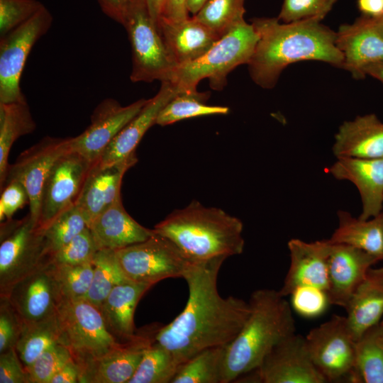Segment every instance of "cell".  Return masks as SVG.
Here are the masks:
<instances>
[{"label": "cell", "mask_w": 383, "mask_h": 383, "mask_svg": "<svg viewBox=\"0 0 383 383\" xmlns=\"http://www.w3.org/2000/svg\"><path fill=\"white\" fill-rule=\"evenodd\" d=\"M248 302L250 315L226 347L223 383L256 369L276 344L296 332L290 304L279 291L255 290Z\"/></svg>", "instance_id": "obj_3"}, {"label": "cell", "mask_w": 383, "mask_h": 383, "mask_svg": "<svg viewBox=\"0 0 383 383\" xmlns=\"http://www.w3.org/2000/svg\"><path fill=\"white\" fill-rule=\"evenodd\" d=\"M357 7L364 16L379 17L383 14V0H357Z\"/></svg>", "instance_id": "obj_51"}, {"label": "cell", "mask_w": 383, "mask_h": 383, "mask_svg": "<svg viewBox=\"0 0 383 383\" xmlns=\"http://www.w3.org/2000/svg\"><path fill=\"white\" fill-rule=\"evenodd\" d=\"M0 198V221L11 220L13 214L29 204V196L26 188L17 181L6 183Z\"/></svg>", "instance_id": "obj_46"}, {"label": "cell", "mask_w": 383, "mask_h": 383, "mask_svg": "<svg viewBox=\"0 0 383 383\" xmlns=\"http://www.w3.org/2000/svg\"><path fill=\"white\" fill-rule=\"evenodd\" d=\"M152 285L127 280L115 286L100 311L110 333L120 342L133 340L138 330L134 314L138 303Z\"/></svg>", "instance_id": "obj_27"}, {"label": "cell", "mask_w": 383, "mask_h": 383, "mask_svg": "<svg viewBox=\"0 0 383 383\" xmlns=\"http://www.w3.org/2000/svg\"><path fill=\"white\" fill-rule=\"evenodd\" d=\"M36 124L26 100L0 103V187L3 189L9 167L8 158L13 143L32 133Z\"/></svg>", "instance_id": "obj_30"}, {"label": "cell", "mask_w": 383, "mask_h": 383, "mask_svg": "<svg viewBox=\"0 0 383 383\" xmlns=\"http://www.w3.org/2000/svg\"><path fill=\"white\" fill-rule=\"evenodd\" d=\"M0 353L16 348L23 321L7 298L0 297Z\"/></svg>", "instance_id": "obj_45"}, {"label": "cell", "mask_w": 383, "mask_h": 383, "mask_svg": "<svg viewBox=\"0 0 383 383\" xmlns=\"http://www.w3.org/2000/svg\"><path fill=\"white\" fill-rule=\"evenodd\" d=\"M72 360L67 348L59 343L52 345L25 368L29 383H50L52 377Z\"/></svg>", "instance_id": "obj_41"}, {"label": "cell", "mask_w": 383, "mask_h": 383, "mask_svg": "<svg viewBox=\"0 0 383 383\" xmlns=\"http://www.w3.org/2000/svg\"><path fill=\"white\" fill-rule=\"evenodd\" d=\"M227 345L211 347L196 354L179 366L171 383H223Z\"/></svg>", "instance_id": "obj_33"}, {"label": "cell", "mask_w": 383, "mask_h": 383, "mask_svg": "<svg viewBox=\"0 0 383 383\" xmlns=\"http://www.w3.org/2000/svg\"><path fill=\"white\" fill-rule=\"evenodd\" d=\"M92 264V282L85 299L100 309L113 288L129 279L121 268L115 250H99Z\"/></svg>", "instance_id": "obj_35"}, {"label": "cell", "mask_w": 383, "mask_h": 383, "mask_svg": "<svg viewBox=\"0 0 383 383\" xmlns=\"http://www.w3.org/2000/svg\"><path fill=\"white\" fill-rule=\"evenodd\" d=\"M379 21H380L382 26H383V14L382 16H379Z\"/></svg>", "instance_id": "obj_56"}, {"label": "cell", "mask_w": 383, "mask_h": 383, "mask_svg": "<svg viewBox=\"0 0 383 383\" xmlns=\"http://www.w3.org/2000/svg\"><path fill=\"white\" fill-rule=\"evenodd\" d=\"M99 250L89 227L75 235L50 258L54 265H74L92 262Z\"/></svg>", "instance_id": "obj_40"}, {"label": "cell", "mask_w": 383, "mask_h": 383, "mask_svg": "<svg viewBox=\"0 0 383 383\" xmlns=\"http://www.w3.org/2000/svg\"><path fill=\"white\" fill-rule=\"evenodd\" d=\"M328 172L336 179L352 182L358 189L362 201L358 218L368 219L382 212L383 157H338Z\"/></svg>", "instance_id": "obj_23"}, {"label": "cell", "mask_w": 383, "mask_h": 383, "mask_svg": "<svg viewBox=\"0 0 383 383\" xmlns=\"http://www.w3.org/2000/svg\"><path fill=\"white\" fill-rule=\"evenodd\" d=\"M244 0H209L192 16L221 38L244 19Z\"/></svg>", "instance_id": "obj_37"}, {"label": "cell", "mask_w": 383, "mask_h": 383, "mask_svg": "<svg viewBox=\"0 0 383 383\" xmlns=\"http://www.w3.org/2000/svg\"><path fill=\"white\" fill-rule=\"evenodd\" d=\"M311 359L327 382H352L356 340L346 316L334 315L305 337Z\"/></svg>", "instance_id": "obj_10"}, {"label": "cell", "mask_w": 383, "mask_h": 383, "mask_svg": "<svg viewBox=\"0 0 383 383\" xmlns=\"http://www.w3.org/2000/svg\"><path fill=\"white\" fill-rule=\"evenodd\" d=\"M336 45L343 55V69L355 79L365 76L368 65L383 62V26L379 17L362 16L339 26Z\"/></svg>", "instance_id": "obj_18"}, {"label": "cell", "mask_w": 383, "mask_h": 383, "mask_svg": "<svg viewBox=\"0 0 383 383\" xmlns=\"http://www.w3.org/2000/svg\"><path fill=\"white\" fill-rule=\"evenodd\" d=\"M331 246L328 240L308 243L297 238L291 239L288 242L290 265L279 294L284 297L290 296L300 287H316L327 294Z\"/></svg>", "instance_id": "obj_19"}, {"label": "cell", "mask_w": 383, "mask_h": 383, "mask_svg": "<svg viewBox=\"0 0 383 383\" xmlns=\"http://www.w3.org/2000/svg\"><path fill=\"white\" fill-rule=\"evenodd\" d=\"M137 161L136 155L133 154L109 165L93 163L75 204L88 227L121 196L123 175Z\"/></svg>", "instance_id": "obj_20"}, {"label": "cell", "mask_w": 383, "mask_h": 383, "mask_svg": "<svg viewBox=\"0 0 383 383\" xmlns=\"http://www.w3.org/2000/svg\"><path fill=\"white\" fill-rule=\"evenodd\" d=\"M226 259L192 262L183 277L189 288L185 307L156 335V341L173 355L179 366L205 349L228 345L250 315L249 302L223 297L218 291V276Z\"/></svg>", "instance_id": "obj_1"}, {"label": "cell", "mask_w": 383, "mask_h": 383, "mask_svg": "<svg viewBox=\"0 0 383 383\" xmlns=\"http://www.w3.org/2000/svg\"><path fill=\"white\" fill-rule=\"evenodd\" d=\"M243 230L239 218L198 201L174 210L153 228L192 261L241 254L245 245Z\"/></svg>", "instance_id": "obj_4"}, {"label": "cell", "mask_w": 383, "mask_h": 383, "mask_svg": "<svg viewBox=\"0 0 383 383\" xmlns=\"http://www.w3.org/2000/svg\"><path fill=\"white\" fill-rule=\"evenodd\" d=\"M79 368L72 360L52 377L50 383H79Z\"/></svg>", "instance_id": "obj_50"}, {"label": "cell", "mask_w": 383, "mask_h": 383, "mask_svg": "<svg viewBox=\"0 0 383 383\" xmlns=\"http://www.w3.org/2000/svg\"><path fill=\"white\" fill-rule=\"evenodd\" d=\"M187 0H165L160 18L171 21L188 18Z\"/></svg>", "instance_id": "obj_49"}, {"label": "cell", "mask_w": 383, "mask_h": 383, "mask_svg": "<svg viewBox=\"0 0 383 383\" xmlns=\"http://www.w3.org/2000/svg\"><path fill=\"white\" fill-rule=\"evenodd\" d=\"M345 309L356 340L379 322L383 315V267L368 270Z\"/></svg>", "instance_id": "obj_28"}, {"label": "cell", "mask_w": 383, "mask_h": 383, "mask_svg": "<svg viewBox=\"0 0 383 383\" xmlns=\"http://www.w3.org/2000/svg\"><path fill=\"white\" fill-rule=\"evenodd\" d=\"M150 15L157 27L165 0H145Z\"/></svg>", "instance_id": "obj_52"}, {"label": "cell", "mask_w": 383, "mask_h": 383, "mask_svg": "<svg viewBox=\"0 0 383 383\" xmlns=\"http://www.w3.org/2000/svg\"><path fill=\"white\" fill-rule=\"evenodd\" d=\"M333 152L338 157H383V122L374 113L344 121L335 135Z\"/></svg>", "instance_id": "obj_25"}, {"label": "cell", "mask_w": 383, "mask_h": 383, "mask_svg": "<svg viewBox=\"0 0 383 383\" xmlns=\"http://www.w3.org/2000/svg\"><path fill=\"white\" fill-rule=\"evenodd\" d=\"M59 339L57 314L38 321L23 322L16 350L24 367L30 365L52 345L58 343Z\"/></svg>", "instance_id": "obj_32"}, {"label": "cell", "mask_w": 383, "mask_h": 383, "mask_svg": "<svg viewBox=\"0 0 383 383\" xmlns=\"http://www.w3.org/2000/svg\"><path fill=\"white\" fill-rule=\"evenodd\" d=\"M123 26L131 46V82L169 81L176 65L150 15L145 0L137 1Z\"/></svg>", "instance_id": "obj_8"}, {"label": "cell", "mask_w": 383, "mask_h": 383, "mask_svg": "<svg viewBox=\"0 0 383 383\" xmlns=\"http://www.w3.org/2000/svg\"><path fill=\"white\" fill-rule=\"evenodd\" d=\"M179 367L173 355L155 340L145 349L128 383H171Z\"/></svg>", "instance_id": "obj_36"}, {"label": "cell", "mask_w": 383, "mask_h": 383, "mask_svg": "<svg viewBox=\"0 0 383 383\" xmlns=\"http://www.w3.org/2000/svg\"><path fill=\"white\" fill-rule=\"evenodd\" d=\"M105 15L123 26L138 0H97Z\"/></svg>", "instance_id": "obj_48"}, {"label": "cell", "mask_w": 383, "mask_h": 383, "mask_svg": "<svg viewBox=\"0 0 383 383\" xmlns=\"http://www.w3.org/2000/svg\"><path fill=\"white\" fill-rule=\"evenodd\" d=\"M209 0H187V9L192 16L196 15Z\"/></svg>", "instance_id": "obj_54"}, {"label": "cell", "mask_w": 383, "mask_h": 383, "mask_svg": "<svg viewBox=\"0 0 383 383\" xmlns=\"http://www.w3.org/2000/svg\"><path fill=\"white\" fill-rule=\"evenodd\" d=\"M290 296L294 310L307 318L320 315L330 304L324 291L312 287H298Z\"/></svg>", "instance_id": "obj_44"}, {"label": "cell", "mask_w": 383, "mask_h": 383, "mask_svg": "<svg viewBox=\"0 0 383 383\" xmlns=\"http://www.w3.org/2000/svg\"><path fill=\"white\" fill-rule=\"evenodd\" d=\"M53 18L44 6L28 21L0 37V103L25 101L20 82L27 58L50 29Z\"/></svg>", "instance_id": "obj_11"}, {"label": "cell", "mask_w": 383, "mask_h": 383, "mask_svg": "<svg viewBox=\"0 0 383 383\" xmlns=\"http://www.w3.org/2000/svg\"><path fill=\"white\" fill-rule=\"evenodd\" d=\"M157 28L176 66L196 60L220 38L193 16L181 21L160 18Z\"/></svg>", "instance_id": "obj_24"}, {"label": "cell", "mask_w": 383, "mask_h": 383, "mask_svg": "<svg viewBox=\"0 0 383 383\" xmlns=\"http://www.w3.org/2000/svg\"><path fill=\"white\" fill-rule=\"evenodd\" d=\"M23 322L56 315L64 301L55 267L48 262L17 282L6 297Z\"/></svg>", "instance_id": "obj_15"}, {"label": "cell", "mask_w": 383, "mask_h": 383, "mask_svg": "<svg viewBox=\"0 0 383 383\" xmlns=\"http://www.w3.org/2000/svg\"><path fill=\"white\" fill-rule=\"evenodd\" d=\"M70 141L71 138L47 136L23 151L14 164L9 165L4 185L11 181L23 185L29 196V215L37 225L44 183L56 160L71 150Z\"/></svg>", "instance_id": "obj_14"}, {"label": "cell", "mask_w": 383, "mask_h": 383, "mask_svg": "<svg viewBox=\"0 0 383 383\" xmlns=\"http://www.w3.org/2000/svg\"><path fill=\"white\" fill-rule=\"evenodd\" d=\"M377 324L356 341L353 383H383V337Z\"/></svg>", "instance_id": "obj_31"}, {"label": "cell", "mask_w": 383, "mask_h": 383, "mask_svg": "<svg viewBox=\"0 0 383 383\" xmlns=\"http://www.w3.org/2000/svg\"><path fill=\"white\" fill-rule=\"evenodd\" d=\"M253 26L245 20L221 37L203 55L176 66L169 81L180 91L196 90L201 79H208L216 90L226 84L228 74L240 65L248 64L257 43Z\"/></svg>", "instance_id": "obj_5"}, {"label": "cell", "mask_w": 383, "mask_h": 383, "mask_svg": "<svg viewBox=\"0 0 383 383\" xmlns=\"http://www.w3.org/2000/svg\"><path fill=\"white\" fill-rule=\"evenodd\" d=\"M338 0H284L277 18L283 23L308 19L321 21Z\"/></svg>", "instance_id": "obj_42"}, {"label": "cell", "mask_w": 383, "mask_h": 383, "mask_svg": "<svg viewBox=\"0 0 383 383\" xmlns=\"http://www.w3.org/2000/svg\"><path fill=\"white\" fill-rule=\"evenodd\" d=\"M180 90L170 81L161 82L157 93L148 99L141 111L116 135L96 163L109 165L135 154V150L147 131L155 124L162 109Z\"/></svg>", "instance_id": "obj_22"}, {"label": "cell", "mask_w": 383, "mask_h": 383, "mask_svg": "<svg viewBox=\"0 0 383 383\" xmlns=\"http://www.w3.org/2000/svg\"><path fill=\"white\" fill-rule=\"evenodd\" d=\"M93 163L72 150L52 165L41 194L38 226L44 229L61 213L76 204Z\"/></svg>", "instance_id": "obj_12"}, {"label": "cell", "mask_w": 383, "mask_h": 383, "mask_svg": "<svg viewBox=\"0 0 383 383\" xmlns=\"http://www.w3.org/2000/svg\"><path fill=\"white\" fill-rule=\"evenodd\" d=\"M57 316L59 343L68 348L79 368L123 343L108 330L100 309L86 299H64Z\"/></svg>", "instance_id": "obj_6"}, {"label": "cell", "mask_w": 383, "mask_h": 383, "mask_svg": "<svg viewBox=\"0 0 383 383\" xmlns=\"http://www.w3.org/2000/svg\"><path fill=\"white\" fill-rule=\"evenodd\" d=\"M338 218V226L328 239L330 243L352 245L383 261V212L361 219L340 210Z\"/></svg>", "instance_id": "obj_29"}, {"label": "cell", "mask_w": 383, "mask_h": 383, "mask_svg": "<svg viewBox=\"0 0 383 383\" xmlns=\"http://www.w3.org/2000/svg\"><path fill=\"white\" fill-rule=\"evenodd\" d=\"M161 326L152 324L138 330L133 340L86 363L79 368V383H128Z\"/></svg>", "instance_id": "obj_17"}, {"label": "cell", "mask_w": 383, "mask_h": 383, "mask_svg": "<svg viewBox=\"0 0 383 383\" xmlns=\"http://www.w3.org/2000/svg\"><path fill=\"white\" fill-rule=\"evenodd\" d=\"M378 262L375 257L357 248L331 243L328 260L329 287L327 295L330 304L345 309L368 270Z\"/></svg>", "instance_id": "obj_21"}, {"label": "cell", "mask_w": 383, "mask_h": 383, "mask_svg": "<svg viewBox=\"0 0 383 383\" xmlns=\"http://www.w3.org/2000/svg\"><path fill=\"white\" fill-rule=\"evenodd\" d=\"M209 96V93L197 89L179 92L160 111L155 124L164 126L189 118L229 112L227 106L207 105Z\"/></svg>", "instance_id": "obj_34"}, {"label": "cell", "mask_w": 383, "mask_h": 383, "mask_svg": "<svg viewBox=\"0 0 383 383\" xmlns=\"http://www.w3.org/2000/svg\"><path fill=\"white\" fill-rule=\"evenodd\" d=\"M54 267L56 279L64 299H85L93 279L92 262L74 265H54Z\"/></svg>", "instance_id": "obj_39"}, {"label": "cell", "mask_w": 383, "mask_h": 383, "mask_svg": "<svg viewBox=\"0 0 383 383\" xmlns=\"http://www.w3.org/2000/svg\"><path fill=\"white\" fill-rule=\"evenodd\" d=\"M365 76H370L383 84V62L373 63L364 70Z\"/></svg>", "instance_id": "obj_53"}, {"label": "cell", "mask_w": 383, "mask_h": 383, "mask_svg": "<svg viewBox=\"0 0 383 383\" xmlns=\"http://www.w3.org/2000/svg\"><path fill=\"white\" fill-rule=\"evenodd\" d=\"M99 250H117L140 243L154 233L135 221L125 210L121 196L89 227Z\"/></svg>", "instance_id": "obj_26"}, {"label": "cell", "mask_w": 383, "mask_h": 383, "mask_svg": "<svg viewBox=\"0 0 383 383\" xmlns=\"http://www.w3.org/2000/svg\"><path fill=\"white\" fill-rule=\"evenodd\" d=\"M43 6L38 0H0V37L28 21Z\"/></svg>", "instance_id": "obj_43"}, {"label": "cell", "mask_w": 383, "mask_h": 383, "mask_svg": "<svg viewBox=\"0 0 383 383\" xmlns=\"http://www.w3.org/2000/svg\"><path fill=\"white\" fill-rule=\"evenodd\" d=\"M87 227V222L75 204L61 213L43 229L48 254L51 256Z\"/></svg>", "instance_id": "obj_38"}, {"label": "cell", "mask_w": 383, "mask_h": 383, "mask_svg": "<svg viewBox=\"0 0 383 383\" xmlns=\"http://www.w3.org/2000/svg\"><path fill=\"white\" fill-rule=\"evenodd\" d=\"M377 326L381 335L383 337V319L378 323Z\"/></svg>", "instance_id": "obj_55"}, {"label": "cell", "mask_w": 383, "mask_h": 383, "mask_svg": "<svg viewBox=\"0 0 383 383\" xmlns=\"http://www.w3.org/2000/svg\"><path fill=\"white\" fill-rule=\"evenodd\" d=\"M115 251L128 279L152 286L167 278H183L194 262L155 231L147 240Z\"/></svg>", "instance_id": "obj_9"}, {"label": "cell", "mask_w": 383, "mask_h": 383, "mask_svg": "<svg viewBox=\"0 0 383 383\" xmlns=\"http://www.w3.org/2000/svg\"><path fill=\"white\" fill-rule=\"evenodd\" d=\"M43 229L28 214L20 221L1 223L0 297H6L19 280L50 262Z\"/></svg>", "instance_id": "obj_7"}, {"label": "cell", "mask_w": 383, "mask_h": 383, "mask_svg": "<svg viewBox=\"0 0 383 383\" xmlns=\"http://www.w3.org/2000/svg\"><path fill=\"white\" fill-rule=\"evenodd\" d=\"M251 24L258 40L248 70L253 82L262 88L272 89L282 71L296 62L321 61L343 67L336 32L320 21L281 23L277 18H256Z\"/></svg>", "instance_id": "obj_2"}, {"label": "cell", "mask_w": 383, "mask_h": 383, "mask_svg": "<svg viewBox=\"0 0 383 383\" xmlns=\"http://www.w3.org/2000/svg\"><path fill=\"white\" fill-rule=\"evenodd\" d=\"M148 99H140L121 106L113 99H104L94 109L89 126L79 135L71 138V150L95 163L104 150L143 109Z\"/></svg>", "instance_id": "obj_16"}, {"label": "cell", "mask_w": 383, "mask_h": 383, "mask_svg": "<svg viewBox=\"0 0 383 383\" xmlns=\"http://www.w3.org/2000/svg\"><path fill=\"white\" fill-rule=\"evenodd\" d=\"M249 373L253 374L250 379L253 382H327L311 359L305 337L296 333L276 344Z\"/></svg>", "instance_id": "obj_13"}, {"label": "cell", "mask_w": 383, "mask_h": 383, "mask_svg": "<svg viewBox=\"0 0 383 383\" xmlns=\"http://www.w3.org/2000/svg\"><path fill=\"white\" fill-rule=\"evenodd\" d=\"M0 383H29L28 373L16 348L0 353Z\"/></svg>", "instance_id": "obj_47"}]
</instances>
